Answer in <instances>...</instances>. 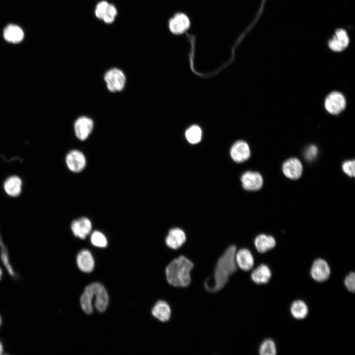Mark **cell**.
<instances>
[{
    "instance_id": "cell-1",
    "label": "cell",
    "mask_w": 355,
    "mask_h": 355,
    "mask_svg": "<svg viewBox=\"0 0 355 355\" xmlns=\"http://www.w3.org/2000/svg\"><path fill=\"white\" fill-rule=\"evenodd\" d=\"M236 247L232 245L218 259L213 274V284H205L208 291L216 292L220 290L227 283L230 276L236 272Z\"/></svg>"
},
{
    "instance_id": "cell-2",
    "label": "cell",
    "mask_w": 355,
    "mask_h": 355,
    "mask_svg": "<svg viewBox=\"0 0 355 355\" xmlns=\"http://www.w3.org/2000/svg\"><path fill=\"white\" fill-rule=\"evenodd\" d=\"M193 263L186 257L181 255L172 260L166 268L168 283L174 286L186 287L191 282L190 272Z\"/></svg>"
},
{
    "instance_id": "cell-3",
    "label": "cell",
    "mask_w": 355,
    "mask_h": 355,
    "mask_svg": "<svg viewBox=\"0 0 355 355\" xmlns=\"http://www.w3.org/2000/svg\"><path fill=\"white\" fill-rule=\"evenodd\" d=\"M94 300V305L98 311L103 312L106 310L108 304V295L104 286L98 283L86 286L80 297L81 307L86 313H92Z\"/></svg>"
},
{
    "instance_id": "cell-4",
    "label": "cell",
    "mask_w": 355,
    "mask_h": 355,
    "mask_svg": "<svg viewBox=\"0 0 355 355\" xmlns=\"http://www.w3.org/2000/svg\"><path fill=\"white\" fill-rule=\"evenodd\" d=\"M105 80L108 89L112 92L122 90L126 82V77L123 72L116 68L112 69L106 72Z\"/></svg>"
},
{
    "instance_id": "cell-5",
    "label": "cell",
    "mask_w": 355,
    "mask_h": 355,
    "mask_svg": "<svg viewBox=\"0 0 355 355\" xmlns=\"http://www.w3.org/2000/svg\"><path fill=\"white\" fill-rule=\"evenodd\" d=\"M346 105L344 95L337 91L332 92L326 98L324 106L326 110L331 114H338L343 111Z\"/></svg>"
},
{
    "instance_id": "cell-6",
    "label": "cell",
    "mask_w": 355,
    "mask_h": 355,
    "mask_svg": "<svg viewBox=\"0 0 355 355\" xmlns=\"http://www.w3.org/2000/svg\"><path fill=\"white\" fill-rule=\"evenodd\" d=\"M66 163L71 171L73 173H79L85 167L86 160L84 155L81 151L73 150L67 155Z\"/></svg>"
},
{
    "instance_id": "cell-7",
    "label": "cell",
    "mask_w": 355,
    "mask_h": 355,
    "mask_svg": "<svg viewBox=\"0 0 355 355\" xmlns=\"http://www.w3.org/2000/svg\"><path fill=\"white\" fill-rule=\"evenodd\" d=\"M241 182L243 188L248 191L259 190L263 184L261 174L256 172L247 171L241 176Z\"/></svg>"
},
{
    "instance_id": "cell-8",
    "label": "cell",
    "mask_w": 355,
    "mask_h": 355,
    "mask_svg": "<svg viewBox=\"0 0 355 355\" xmlns=\"http://www.w3.org/2000/svg\"><path fill=\"white\" fill-rule=\"evenodd\" d=\"M312 278L318 282H323L327 280L330 275V269L327 262L321 258L316 259L311 269Z\"/></svg>"
},
{
    "instance_id": "cell-9",
    "label": "cell",
    "mask_w": 355,
    "mask_h": 355,
    "mask_svg": "<svg viewBox=\"0 0 355 355\" xmlns=\"http://www.w3.org/2000/svg\"><path fill=\"white\" fill-rule=\"evenodd\" d=\"M71 228L75 237L84 239L91 233L92 225L89 218L81 217L73 220L71 223Z\"/></svg>"
},
{
    "instance_id": "cell-10",
    "label": "cell",
    "mask_w": 355,
    "mask_h": 355,
    "mask_svg": "<svg viewBox=\"0 0 355 355\" xmlns=\"http://www.w3.org/2000/svg\"><path fill=\"white\" fill-rule=\"evenodd\" d=\"M284 174L291 179L299 178L303 171L301 161L297 158H290L285 161L282 166Z\"/></svg>"
},
{
    "instance_id": "cell-11",
    "label": "cell",
    "mask_w": 355,
    "mask_h": 355,
    "mask_svg": "<svg viewBox=\"0 0 355 355\" xmlns=\"http://www.w3.org/2000/svg\"><path fill=\"white\" fill-rule=\"evenodd\" d=\"M250 151L248 144L244 141H238L231 147L230 156L236 162L241 163L250 157Z\"/></svg>"
},
{
    "instance_id": "cell-12",
    "label": "cell",
    "mask_w": 355,
    "mask_h": 355,
    "mask_svg": "<svg viewBox=\"0 0 355 355\" xmlns=\"http://www.w3.org/2000/svg\"><path fill=\"white\" fill-rule=\"evenodd\" d=\"M93 127L91 119L82 116L78 118L74 123V131L76 137L81 141L86 140L91 133Z\"/></svg>"
},
{
    "instance_id": "cell-13",
    "label": "cell",
    "mask_w": 355,
    "mask_h": 355,
    "mask_svg": "<svg viewBox=\"0 0 355 355\" xmlns=\"http://www.w3.org/2000/svg\"><path fill=\"white\" fill-rule=\"evenodd\" d=\"M185 240L184 232L180 228H174L169 230L166 238V243L169 248L176 249L180 248Z\"/></svg>"
},
{
    "instance_id": "cell-14",
    "label": "cell",
    "mask_w": 355,
    "mask_h": 355,
    "mask_svg": "<svg viewBox=\"0 0 355 355\" xmlns=\"http://www.w3.org/2000/svg\"><path fill=\"white\" fill-rule=\"evenodd\" d=\"M235 260L237 265L244 271L250 270L254 265L253 257L247 248H242L236 251Z\"/></svg>"
},
{
    "instance_id": "cell-15",
    "label": "cell",
    "mask_w": 355,
    "mask_h": 355,
    "mask_svg": "<svg viewBox=\"0 0 355 355\" xmlns=\"http://www.w3.org/2000/svg\"><path fill=\"white\" fill-rule=\"evenodd\" d=\"M190 25L188 18L185 14L179 13L171 19L169 28L175 34H180L186 31Z\"/></svg>"
},
{
    "instance_id": "cell-16",
    "label": "cell",
    "mask_w": 355,
    "mask_h": 355,
    "mask_svg": "<svg viewBox=\"0 0 355 355\" xmlns=\"http://www.w3.org/2000/svg\"><path fill=\"white\" fill-rule=\"evenodd\" d=\"M22 181L18 176L14 175L8 177L4 181L3 188L5 192L9 196L16 197L21 192Z\"/></svg>"
},
{
    "instance_id": "cell-17",
    "label": "cell",
    "mask_w": 355,
    "mask_h": 355,
    "mask_svg": "<svg viewBox=\"0 0 355 355\" xmlns=\"http://www.w3.org/2000/svg\"><path fill=\"white\" fill-rule=\"evenodd\" d=\"M349 44V37L346 32L343 29L336 31L333 38L328 42L329 48L334 51H342L344 50Z\"/></svg>"
},
{
    "instance_id": "cell-18",
    "label": "cell",
    "mask_w": 355,
    "mask_h": 355,
    "mask_svg": "<svg viewBox=\"0 0 355 355\" xmlns=\"http://www.w3.org/2000/svg\"><path fill=\"white\" fill-rule=\"evenodd\" d=\"M76 262L79 269L84 272L89 273L94 269V258L91 253L87 249H83L78 253Z\"/></svg>"
},
{
    "instance_id": "cell-19",
    "label": "cell",
    "mask_w": 355,
    "mask_h": 355,
    "mask_svg": "<svg viewBox=\"0 0 355 355\" xmlns=\"http://www.w3.org/2000/svg\"><path fill=\"white\" fill-rule=\"evenodd\" d=\"M271 276L269 267L265 264H262L252 271L251 278L257 284H265L269 281Z\"/></svg>"
},
{
    "instance_id": "cell-20",
    "label": "cell",
    "mask_w": 355,
    "mask_h": 355,
    "mask_svg": "<svg viewBox=\"0 0 355 355\" xmlns=\"http://www.w3.org/2000/svg\"><path fill=\"white\" fill-rule=\"evenodd\" d=\"M275 238L269 235L260 234L254 240V246L260 253H264L271 249L276 246Z\"/></svg>"
},
{
    "instance_id": "cell-21",
    "label": "cell",
    "mask_w": 355,
    "mask_h": 355,
    "mask_svg": "<svg viewBox=\"0 0 355 355\" xmlns=\"http://www.w3.org/2000/svg\"><path fill=\"white\" fill-rule=\"evenodd\" d=\"M24 34L23 30L19 26L10 24L4 30L3 37L8 42L17 43L21 42L24 38Z\"/></svg>"
},
{
    "instance_id": "cell-22",
    "label": "cell",
    "mask_w": 355,
    "mask_h": 355,
    "mask_svg": "<svg viewBox=\"0 0 355 355\" xmlns=\"http://www.w3.org/2000/svg\"><path fill=\"white\" fill-rule=\"evenodd\" d=\"M152 315L162 322H165L170 318L171 310L169 304L164 301H159L152 310Z\"/></svg>"
},
{
    "instance_id": "cell-23",
    "label": "cell",
    "mask_w": 355,
    "mask_h": 355,
    "mask_svg": "<svg viewBox=\"0 0 355 355\" xmlns=\"http://www.w3.org/2000/svg\"><path fill=\"white\" fill-rule=\"evenodd\" d=\"M290 312L295 319H304L308 314V308L305 302L301 300L294 301L290 306Z\"/></svg>"
},
{
    "instance_id": "cell-24",
    "label": "cell",
    "mask_w": 355,
    "mask_h": 355,
    "mask_svg": "<svg viewBox=\"0 0 355 355\" xmlns=\"http://www.w3.org/2000/svg\"><path fill=\"white\" fill-rule=\"evenodd\" d=\"M0 255L1 262L8 273L12 276H15V273L10 263L8 253L6 248L0 235Z\"/></svg>"
},
{
    "instance_id": "cell-25",
    "label": "cell",
    "mask_w": 355,
    "mask_h": 355,
    "mask_svg": "<svg viewBox=\"0 0 355 355\" xmlns=\"http://www.w3.org/2000/svg\"><path fill=\"white\" fill-rule=\"evenodd\" d=\"M185 137L189 142L196 144L200 142L202 138V130L197 126L193 125L189 127L185 132Z\"/></svg>"
},
{
    "instance_id": "cell-26",
    "label": "cell",
    "mask_w": 355,
    "mask_h": 355,
    "mask_svg": "<svg viewBox=\"0 0 355 355\" xmlns=\"http://www.w3.org/2000/svg\"><path fill=\"white\" fill-rule=\"evenodd\" d=\"M261 355H275L277 354L276 345L271 339L265 340L261 344L259 349Z\"/></svg>"
},
{
    "instance_id": "cell-27",
    "label": "cell",
    "mask_w": 355,
    "mask_h": 355,
    "mask_svg": "<svg viewBox=\"0 0 355 355\" xmlns=\"http://www.w3.org/2000/svg\"><path fill=\"white\" fill-rule=\"evenodd\" d=\"M90 240L92 245L97 247L105 248L107 245L106 237L99 231L93 232L91 235Z\"/></svg>"
},
{
    "instance_id": "cell-28",
    "label": "cell",
    "mask_w": 355,
    "mask_h": 355,
    "mask_svg": "<svg viewBox=\"0 0 355 355\" xmlns=\"http://www.w3.org/2000/svg\"><path fill=\"white\" fill-rule=\"evenodd\" d=\"M116 15L117 10L113 4H109L102 20L106 23H111L114 21Z\"/></svg>"
},
{
    "instance_id": "cell-29",
    "label": "cell",
    "mask_w": 355,
    "mask_h": 355,
    "mask_svg": "<svg viewBox=\"0 0 355 355\" xmlns=\"http://www.w3.org/2000/svg\"><path fill=\"white\" fill-rule=\"evenodd\" d=\"M109 3L106 1H102L98 3L95 9L96 16L102 20Z\"/></svg>"
},
{
    "instance_id": "cell-30",
    "label": "cell",
    "mask_w": 355,
    "mask_h": 355,
    "mask_svg": "<svg viewBox=\"0 0 355 355\" xmlns=\"http://www.w3.org/2000/svg\"><path fill=\"white\" fill-rule=\"evenodd\" d=\"M355 160H348L342 165L344 172L350 177L355 176Z\"/></svg>"
},
{
    "instance_id": "cell-31",
    "label": "cell",
    "mask_w": 355,
    "mask_h": 355,
    "mask_svg": "<svg viewBox=\"0 0 355 355\" xmlns=\"http://www.w3.org/2000/svg\"><path fill=\"white\" fill-rule=\"evenodd\" d=\"M344 284L349 291L354 292L355 289V274L352 272L345 278Z\"/></svg>"
},
{
    "instance_id": "cell-32",
    "label": "cell",
    "mask_w": 355,
    "mask_h": 355,
    "mask_svg": "<svg viewBox=\"0 0 355 355\" xmlns=\"http://www.w3.org/2000/svg\"><path fill=\"white\" fill-rule=\"evenodd\" d=\"M318 149L316 146L311 145L307 147L304 152L305 158L309 161L316 158L318 154Z\"/></svg>"
},
{
    "instance_id": "cell-33",
    "label": "cell",
    "mask_w": 355,
    "mask_h": 355,
    "mask_svg": "<svg viewBox=\"0 0 355 355\" xmlns=\"http://www.w3.org/2000/svg\"><path fill=\"white\" fill-rule=\"evenodd\" d=\"M3 351H4L3 346L0 340V355H1L3 354Z\"/></svg>"
},
{
    "instance_id": "cell-34",
    "label": "cell",
    "mask_w": 355,
    "mask_h": 355,
    "mask_svg": "<svg viewBox=\"0 0 355 355\" xmlns=\"http://www.w3.org/2000/svg\"><path fill=\"white\" fill-rule=\"evenodd\" d=\"M2 271L1 269V268L0 267V280L2 277Z\"/></svg>"
},
{
    "instance_id": "cell-35",
    "label": "cell",
    "mask_w": 355,
    "mask_h": 355,
    "mask_svg": "<svg viewBox=\"0 0 355 355\" xmlns=\"http://www.w3.org/2000/svg\"><path fill=\"white\" fill-rule=\"evenodd\" d=\"M1 324H2V319H1V317H0V326H1Z\"/></svg>"
}]
</instances>
